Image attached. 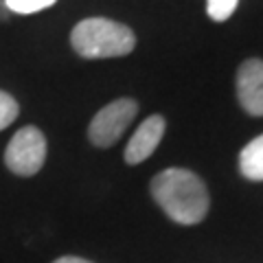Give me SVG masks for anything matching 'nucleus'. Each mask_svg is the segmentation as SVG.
<instances>
[{
	"label": "nucleus",
	"mask_w": 263,
	"mask_h": 263,
	"mask_svg": "<svg viewBox=\"0 0 263 263\" xmlns=\"http://www.w3.org/2000/svg\"><path fill=\"white\" fill-rule=\"evenodd\" d=\"M138 114V103L129 97L117 99L99 110L88 127V138L95 147H112L119 138L125 134V129L132 125V121Z\"/></svg>",
	"instance_id": "nucleus-4"
},
{
	"label": "nucleus",
	"mask_w": 263,
	"mask_h": 263,
	"mask_svg": "<svg viewBox=\"0 0 263 263\" xmlns=\"http://www.w3.org/2000/svg\"><path fill=\"white\" fill-rule=\"evenodd\" d=\"M70 44L86 60L129 55L136 46V35L127 24L110 18H86L70 31Z\"/></svg>",
	"instance_id": "nucleus-2"
},
{
	"label": "nucleus",
	"mask_w": 263,
	"mask_h": 263,
	"mask_svg": "<svg viewBox=\"0 0 263 263\" xmlns=\"http://www.w3.org/2000/svg\"><path fill=\"white\" fill-rule=\"evenodd\" d=\"M46 160V136L35 125H27L13 134L5 149V164L15 176L29 178L44 167Z\"/></svg>",
	"instance_id": "nucleus-3"
},
{
	"label": "nucleus",
	"mask_w": 263,
	"mask_h": 263,
	"mask_svg": "<svg viewBox=\"0 0 263 263\" xmlns=\"http://www.w3.org/2000/svg\"><path fill=\"white\" fill-rule=\"evenodd\" d=\"M164 129H167V123L160 114H152L149 119H145L141 125L136 127V132L132 134L129 143L125 147V162L127 164H141L143 160H147L149 156L156 152V147L160 145Z\"/></svg>",
	"instance_id": "nucleus-6"
},
{
	"label": "nucleus",
	"mask_w": 263,
	"mask_h": 263,
	"mask_svg": "<svg viewBox=\"0 0 263 263\" xmlns=\"http://www.w3.org/2000/svg\"><path fill=\"white\" fill-rule=\"evenodd\" d=\"M152 195L156 204L176 224L193 226L206 217L209 213V191L200 176L191 169L169 167L152 180Z\"/></svg>",
	"instance_id": "nucleus-1"
},
{
	"label": "nucleus",
	"mask_w": 263,
	"mask_h": 263,
	"mask_svg": "<svg viewBox=\"0 0 263 263\" xmlns=\"http://www.w3.org/2000/svg\"><path fill=\"white\" fill-rule=\"evenodd\" d=\"M18 114H20L18 101H15L9 92L0 90V132H3L5 127H9L11 123L18 119Z\"/></svg>",
	"instance_id": "nucleus-9"
},
{
	"label": "nucleus",
	"mask_w": 263,
	"mask_h": 263,
	"mask_svg": "<svg viewBox=\"0 0 263 263\" xmlns=\"http://www.w3.org/2000/svg\"><path fill=\"white\" fill-rule=\"evenodd\" d=\"M57 0H5V7L13 13H22V15H31L37 11H44L48 7H53Z\"/></svg>",
	"instance_id": "nucleus-8"
},
{
	"label": "nucleus",
	"mask_w": 263,
	"mask_h": 263,
	"mask_svg": "<svg viewBox=\"0 0 263 263\" xmlns=\"http://www.w3.org/2000/svg\"><path fill=\"white\" fill-rule=\"evenodd\" d=\"M237 99L250 117H263V60H246L237 70Z\"/></svg>",
	"instance_id": "nucleus-5"
},
{
	"label": "nucleus",
	"mask_w": 263,
	"mask_h": 263,
	"mask_svg": "<svg viewBox=\"0 0 263 263\" xmlns=\"http://www.w3.org/2000/svg\"><path fill=\"white\" fill-rule=\"evenodd\" d=\"M239 0H206V13L211 20L224 22L235 13Z\"/></svg>",
	"instance_id": "nucleus-10"
},
{
	"label": "nucleus",
	"mask_w": 263,
	"mask_h": 263,
	"mask_svg": "<svg viewBox=\"0 0 263 263\" xmlns=\"http://www.w3.org/2000/svg\"><path fill=\"white\" fill-rule=\"evenodd\" d=\"M53 263H92V261L81 259V257H60V259L53 261Z\"/></svg>",
	"instance_id": "nucleus-11"
},
{
	"label": "nucleus",
	"mask_w": 263,
	"mask_h": 263,
	"mask_svg": "<svg viewBox=\"0 0 263 263\" xmlns=\"http://www.w3.org/2000/svg\"><path fill=\"white\" fill-rule=\"evenodd\" d=\"M239 171L243 178L263 182V134L252 138L239 154Z\"/></svg>",
	"instance_id": "nucleus-7"
}]
</instances>
